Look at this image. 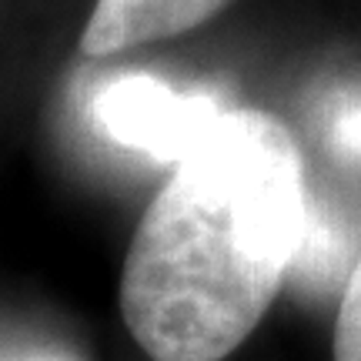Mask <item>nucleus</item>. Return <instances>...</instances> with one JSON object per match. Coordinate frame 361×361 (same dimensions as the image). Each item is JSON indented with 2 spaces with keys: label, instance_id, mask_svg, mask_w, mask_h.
<instances>
[{
  "label": "nucleus",
  "instance_id": "0eeeda50",
  "mask_svg": "<svg viewBox=\"0 0 361 361\" xmlns=\"http://www.w3.org/2000/svg\"><path fill=\"white\" fill-rule=\"evenodd\" d=\"M7 361H78V358L64 355V351H37V355H20V358H7Z\"/></svg>",
  "mask_w": 361,
  "mask_h": 361
},
{
  "label": "nucleus",
  "instance_id": "423d86ee",
  "mask_svg": "<svg viewBox=\"0 0 361 361\" xmlns=\"http://www.w3.org/2000/svg\"><path fill=\"white\" fill-rule=\"evenodd\" d=\"M331 351H335V361H361V255L355 258L351 274L341 288Z\"/></svg>",
  "mask_w": 361,
  "mask_h": 361
},
{
  "label": "nucleus",
  "instance_id": "39448f33",
  "mask_svg": "<svg viewBox=\"0 0 361 361\" xmlns=\"http://www.w3.org/2000/svg\"><path fill=\"white\" fill-rule=\"evenodd\" d=\"M324 141L341 161L361 168V87H345L324 107Z\"/></svg>",
  "mask_w": 361,
  "mask_h": 361
},
{
  "label": "nucleus",
  "instance_id": "7ed1b4c3",
  "mask_svg": "<svg viewBox=\"0 0 361 361\" xmlns=\"http://www.w3.org/2000/svg\"><path fill=\"white\" fill-rule=\"evenodd\" d=\"M228 4L231 0H97L80 34V54L107 57L141 44L180 37L207 24Z\"/></svg>",
  "mask_w": 361,
  "mask_h": 361
},
{
  "label": "nucleus",
  "instance_id": "f03ea898",
  "mask_svg": "<svg viewBox=\"0 0 361 361\" xmlns=\"http://www.w3.org/2000/svg\"><path fill=\"white\" fill-rule=\"evenodd\" d=\"M228 107L214 94H188L154 74H117L90 94V121L107 141L178 164Z\"/></svg>",
  "mask_w": 361,
  "mask_h": 361
},
{
  "label": "nucleus",
  "instance_id": "20e7f679",
  "mask_svg": "<svg viewBox=\"0 0 361 361\" xmlns=\"http://www.w3.org/2000/svg\"><path fill=\"white\" fill-rule=\"evenodd\" d=\"M348 251L351 247H348L345 228L335 218H328L322 207L314 204V197H311L308 234H305V245L298 251L291 274H298L305 284H314V288H331L335 281L348 278V271H345Z\"/></svg>",
  "mask_w": 361,
  "mask_h": 361
},
{
  "label": "nucleus",
  "instance_id": "f257e3e1",
  "mask_svg": "<svg viewBox=\"0 0 361 361\" xmlns=\"http://www.w3.org/2000/svg\"><path fill=\"white\" fill-rule=\"evenodd\" d=\"M311 221L291 130L228 107L147 204L121 274V314L151 361H221L291 274Z\"/></svg>",
  "mask_w": 361,
  "mask_h": 361
}]
</instances>
